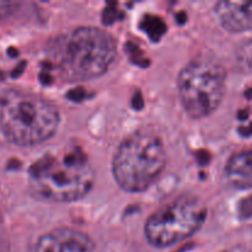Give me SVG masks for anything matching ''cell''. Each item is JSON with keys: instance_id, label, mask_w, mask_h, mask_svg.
Wrapping results in <instances>:
<instances>
[{"instance_id": "obj_5", "label": "cell", "mask_w": 252, "mask_h": 252, "mask_svg": "<svg viewBox=\"0 0 252 252\" xmlns=\"http://www.w3.org/2000/svg\"><path fill=\"white\" fill-rule=\"evenodd\" d=\"M226 73L211 58H194L180 70L177 94L185 112L194 120L213 115L225 95Z\"/></svg>"}, {"instance_id": "obj_11", "label": "cell", "mask_w": 252, "mask_h": 252, "mask_svg": "<svg viewBox=\"0 0 252 252\" xmlns=\"http://www.w3.org/2000/svg\"><path fill=\"white\" fill-rule=\"evenodd\" d=\"M16 6L17 4L14 1H5V0H0V20L5 19V17H7L9 15H11Z\"/></svg>"}, {"instance_id": "obj_3", "label": "cell", "mask_w": 252, "mask_h": 252, "mask_svg": "<svg viewBox=\"0 0 252 252\" xmlns=\"http://www.w3.org/2000/svg\"><path fill=\"white\" fill-rule=\"evenodd\" d=\"M61 123L58 107L43 96L10 88L0 93V132L17 147L47 142Z\"/></svg>"}, {"instance_id": "obj_6", "label": "cell", "mask_w": 252, "mask_h": 252, "mask_svg": "<svg viewBox=\"0 0 252 252\" xmlns=\"http://www.w3.org/2000/svg\"><path fill=\"white\" fill-rule=\"evenodd\" d=\"M207 214L208 208L201 198L179 197L147 219L144 236L154 248H170L194 235L203 226Z\"/></svg>"}, {"instance_id": "obj_2", "label": "cell", "mask_w": 252, "mask_h": 252, "mask_svg": "<svg viewBox=\"0 0 252 252\" xmlns=\"http://www.w3.org/2000/svg\"><path fill=\"white\" fill-rule=\"evenodd\" d=\"M48 58L68 81L102 76L117 57L115 37L95 26H79L57 34L48 44Z\"/></svg>"}, {"instance_id": "obj_1", "label": "cell", "mask_w": 252, "mask_h": 252, "mask_svg": "<svg viewBox=\"0 0 252 252\" xmlns=\"http://www.w3.org/2000/svg\"><path fill=\"white\" fill-rule=\"evenodd\" d=\"M95 185V170L78 147H59L47 152L29 169L32 194L53 203L84 198Z\"/></svg>"}, {"instance_id": "obj_7", "label": "cell", "mask_w": 252, "mask_h": 252, "mask_svg": "<svg viewBox=\"0 0 252 252\" xmlns=\"http://www.w3.org/2000/svg\"><path fill=\"white\" fill-rule=\"evenodd\" d=\"M95 243L89 234L79 229L56 228L42 234L33 252H94Z\"/></svg>"}, {"instance_id": "obj_10", "label": "cell", "mask_w": 252, "mask_h": 252, "mask_svg": "<svg viewBox=\"0 0 252 252\" xmlns=\"http://www.w3.org/2000/svg\"><path fill=\"white\" fill-rule=\"evenodd\" d=\"M236 63L243 71L252 73V38L246 39L238 47Z\"/></svg>"}, {"instance_id": "obj_13", "label": "cell", "mask_w": 252, "mask_h": 252, "mask_svg": "<svg viewBox=\"0 0 252 252\" xmlns=\"http://www.w3.org/2000/svg\"><path fill=\"white\" fill-rule=\"evenodd\" d=\"M220 252H252L251 249H249L246 245H236L231 246V248L226 249V250H223Z\"/></svg>"}, {"instance_id": "obj_8", "label": "cell", "mask_w": 252, "mask_h": 252, "mask_svg": "<svg viewBox=\"0 0 252 252\" xmlns=\"http://www.w3.org/2000/svg\"><path fill=\"white\" fill-rule=\"evenodd\" d=\"M214 12L226 31L241 33L252 30V1L221 0L214 5Z\"/></svg>"}, {"instance_id": "obj_12", "label": "cell", "mask_w": 252, "mask_h": 252, "mask_svg": "<svg viewBox=\"0 0 252 252\" xmlns=\"http://www.w3.org/2000/svg\"><path fill=\"white\" fill-rule=\"evenodd\" d=\"M240 216L243 218H251L252 217V196L241 203Z\"/></svg>"}, {"instance_id": "obj_4", "label": "cell", "mask_w": 252, "mask_h": 252, "mask_svg": "<svg viewBox=\"0 0 252 252\" xmlns=\"http://www.w3.org/2000/svg\"><path fill=\"white\" fill-rule=\"evenodd\" d=\"M166 162V149L157 134L135 132L116 149L112 159L113 179L123 191L144 192L161 176Z\"/></svg>"}, {"instance_id": "obj_9", "label": "cell", "mask_w": 252, "mask_h": 252, "mask_svg": "<svg viewBox=\"0 0 252 252\" xmlns=\"http://www.w3.org/2000/svg\"><path fill=\"white\" fill-rule=\"evenodd\" d=\"M224 175L234 189H252V149L241 150L231 155L224 167Z\"/></svg>"}]
</instances>
